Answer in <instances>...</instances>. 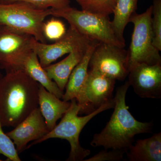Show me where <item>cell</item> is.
<instances>
[{
    "mask_svg": "<svg viewBox=\"0 0 161 161\" xmlns=\"http://www.w3.org/2000/svg\"><path fill=\"white\" fill-rule=\"evenodd\" d=\"M117 0H76L84 11L109 17L112 14Z\"/></svg>",
    "mask_w": 161,
    "mask_h": 161,
    "instance_id": "cell-19",
    "label": "cell"
},
{
    "mask_svg": "<svg viewBox=\"0 0 161 161\" xmlns=\"http://www.w3.org/2000/svg\"><path fill=\"white\" fill-rule=\"evenodd\" d=\"M38 102L40 112L49 131L54 128L57 121L62 118L70 106V102L61 101L40 84Z\"/></svg>",
    "mask_w": 161,
    "mask_h": 161,
    "instance_id": "cell-14",
    "label": "cell"
},
{
    "mask_svg": "<svg viewBox=\"0 0 161 161\" xmlns=\"http://www.w3.org/2000/svg\"><path fill=\"white\" fill-rule=\"evenodd\" d=\"M51 15L66 20L70 26L90 40L122 47L125 46V43L115 33L109 17L79 10L70 6L52 9Z\"/></svg>",
    "mask_w": 161,
    "mask_h": 161,
    "instance_id": "cell-4",
    "label": "cell"
},
{
    "mask_svg": "<svg viewBox=\"0 0 161 161\" xmlns=\"http://www.w3.org/2000/svg\"><path fill=\"white\" fill-rule=\"evenodd\" d=\"M49 131L38 107L6 134L13 142L19 153L26 149L30 142L42 138Z\"/></svg>",
    "mask_w": 161,
    "mask_h": 161,
    "instance_id": "cell-12",
    "label": "cell"
},
{
    "mask_svg": "<svg viewBox=\"0 0 161 161\" xmlns=\"http://www.w3.org/2000/svg\"><path fill=\"white\" fill-rule=\"evenodd\" d=\"M86 51L72 52L60 62L43 67L49 78L57 84L62 92L65 89L73 70L80 62Z\"/></svg>",
    "mask_w": 161,
    "mask_h": 161,
    "instance_id": "cell-16",
    "label": "cell"
},
{
    "mask_svg": "<svg viewBox=\"0 0 161 161\" xmlns=\"http://www.w3.org/2000/svg\"><path fill=\"white\" fill-rule=\"evenodd\" d=\"M2 26V25H1V24H0V27H1V26Z\"/></svg>",
    "mask_w": 161,
    "mask_h": 161,
    "instance_id": "cell-26",
    "label": "cell"
},
{
    "mask_svg": "<svg viewBox=\"0 0 161 161\" xmlns=\"http://www.w3.org/2000/svg\"><path fill=\"white\" fill-rule=\"evenodd\" d=\"M89 67L115 80L123 81L129 73L127 51L124 47L98 43L92 53Z\"/></svg>",
    "mask_w": 161,
    "mask_h": 161,
    "instance_id": "cell-9",
    "label": "cell"
},
{
    "mask_svg": "<svg viewBox=\"0 0 161 161\" xmlns=\"http://www.w3.org/2000/svg\"><path fill=\"white\" fill-rule=\"evenodd\" d=\"M23 70L33 80L44 87L47 91L62 99L64 93L59 89L57 84L49 78L44 68L40 64L36 54L33 51L25 60Z\"/></svg>",
    "mask_w": 161,
    "mask_h": 161,
    "instance_id": "cell-17",
    "label": "cell"
},
{
    "mask_svg": "<svg viewBox=\"0 0 161 161\" xmlns=\"http://www.w3.org/2000/svg\"><path fill=\"white\" fill-rule=\"evenodd\" d=\"M125 153L121 150L106 149L101 150L97 154L85 161H119L124 159Z\"/></svg>",
    "mask_w": 161,
    "mask_h": 161,
    "instance_id": "cell-24",
    "label": "cell"
},
{
    "mask_svg": "<svg viewBox=\"0 0 161 161\" xmlns=\"http://www.w3.org/2000/svg\"><path fill=\"white\" fill-rule=\"evenodd\" d=\"M126 153L130 161H161V132L149 138L137 140Z\"/></svg>",
    "mask_w": 161,
    "mask_h": 161,
    "instance_id": "cell-15",
    "label": "cell"
},
{
    "mask_svg": "<svg viewBox=\"0 0 161 161\" xmlns=\"http://www.w3.org/2000/svg\"><path fill=\"white\" fill-rule=\"evenodd\" d=\"M42 31L46 40L55 42L60 40L65 35L67 30L65 25L61 20L52 18L44 22Z\"/></svg>",
    "mask_w": 161,
    "mask_h": 161,
    "instance_id": "cell-21",
    "label": "cell"
},
{
    "mask_svg": "<svg viewBox=\"0 0 161 161\" xmlns=\"http://www.w3.org/2000/svg\"><path fill=\"white\" fill-rule=\"evenodd\" d=\"M115 81L98 72L89 70L83 89V105L80 113H91L112 99Z\"/></svg>",
    "mask_w": 161,
    "mask_h": 161,
    "instance_id": "cell-11",
    "label": "cell"
},
{
    "mask_svg": "<svg viewBox=\"0 0 161 161\" xmlns=\"http://www.w3.org/2000/svg\"><path fill=\"white\" fill-rule=\"evenodd\" d=\"M2 161V160L0 159V161Z\"/></svg>",
    "mask_w": 161,
    "mask_h": 161,
    "instance_id": "cell-27",
    "label": "cell"
},
{
    "mask_svg": "<svg viewBox=\"0 0 161 161\" xmlns=\"http://www.w3.org/2000/svg\"><path fill=\"white\" fill-rule=\"evenodd\" d=\"M1 3L24 2L42 9H59L69 6V0H0Z\"/></svg>",
    "mask_w": 161,
    "mask_h": 161,
    "instance_id": "cell-23",
    "label": "cell"
},
{
    "mask_svg": "<svg viewBox=\"0 0 161 161\" xmlns=\"http://www.w3.org/2000/svg\"><path fill=\"white\" fill-rule=\"evenodd\" d=\"M95 42L80 34L71 26L60 40L52 44L39 42L33 37L32 49L36 54L41 65L48 66L64 55L75 51H86Z\"/></svg>",
    "mask_w": 161,
    "mask_h": 161,
    "instance_id": "cell-8",
    "label": "cell"
},
{
    "mask_svg": "<svg viewBox=\"0 0 161 161\" xmlns=\"http://www.w3.org/2000/svg\"><path fill=\"white\" fill-rule=\"evenodd\" d=\"M33 37L2 25L0 27V68L6 72L23 69L25 60L33 51Z\"/></svg>",
    "mask_w": 161,
    "mask_h": 161,
    "instance_id": "cell-7",
    "label": "cell"
},
{
    "mask_svg": "<svg viewBox=\"0 0 161 161\" xmlns=\"http://www.w3.org/2000/svg\"><path fill=\"white\" fill-rule=\"evenodd\" d=\"M129 81L134 92L144 98L161 97V64H137L129 71Z\"/></svg>",
    "mask_w": 161,
    "mask_h": 161,
    "instance_id": "cell-10",
    "label": "cell"
},
{
    "mask_svg": "<svg viewBox=\"0 0 161 161\" xmlns=\"http://www.w3.org/2000/svg\"><path fill=\"white\" fill-rule=\"evenodd\" d=\"M115 101L114 98L103 104L95 111L84 116H79L81 107L78 104L76 99L70 101V106L62 116L58 125L37 140L33 141L26 147L28 149L31 146L51 138H60L68 141L71 150L69 156L66 160L69 161H83L91 154V151L81 147L79 142V136L82 129L92 118L101 112L114 108Z\"/></svg>",
    "mask_w": 161,
    "mask_h": 161,
    "instance_id": "cell-3",
    "label": "cell"
},
{
    "mask_svg": "<svg viewBox=\"0 0 161 161\" xmlns=\"http://www.w3.org/2000/svg\"><path fill=\"white\" fill-rule=\"evenodd\" d=\"M2 77V75H1V73H0V79H1V78Z\"/></svg>",
    "mask_w": 161,
    "mask_h": 161,
    "instance_id": "cell-25",
    "label": "cell"
},
{
    "mask_svg": "<svg viewBox=\"0 0 161 161\" xmlns=\"http://www.w3.org/2000/svg\"><path fill=\"white\" fill-rule=\"evenodd\" d=\"M3 127L0 121V154L6 156L7 160L21 161L13 142L4 132Z\"/></svg>",
    "mask_w": 161,
    "mask_h": 161,
    "instance_id": "cell-22",
    "label": "cell"
},
{
    "mask_svg": "<svg viewBox=\"0 0 161 161\" xmlns=\"http://www.w3.org/2000/svg\"><path fill=\"white\" fill-rule=\"evenodd\" d=\"M40 84L23 69L6 72L0 79V121L16 126L39 106Z\"/></svg>",
    "mask_w": 161,
    "mask_h": 161,
    "instance_id": "cell-1",
    "label": "cell"
},
{
    "mask_svg": "<svg viewBox=\"0 0 161 161\" xmlns=\"http://www.w3.org/2000/svg\"><path fill=\"white\" fill-rule=\"evenodd\" d=\"M152 6L140 14L135 13L130 22L133 25L131 43L128 55V69L140 64H161V57L153 44L151 27Z\"/></svg>",
    "mask_w": 161,
    "mask_h": 161,
    "instance_id": "cell-6",
    "label": "cell"
},
{
    "mask_svg": "<svg viewBox=\"0 0 161 161\" xmlns=\"http://www.w3.org/2000/svg\"><path fill=\"white\" fill-rule=\"evenodd\" d=\"M98 43L95 42L92 43L87 49L80 62L73 70L65 87L66 91L62 96V99L64 101H70L72 99H76L81 109L83 105L84 87L87 77L90 58Z\"/></svg>",
    "mask_w": 161,
    "mask_h": 161,
    "instance_id": "cell-13",
    "label": "cell"
},
{
    "mask_svg": "<svg viewBox=\"0 0 161 161\" xmlns=\"http://www.w3.org/2000/svg\"><path fill=\"white\" fill-rule=\"evenodd\" d=\"M51 14L52 9H40L24 2L0 3L1 25L31 35L41 43H46L42 27Z\"/></svg>",
    "mask_w": 161,
    "mask_h": 161,
    "instance_id": "cell-5",
    "label": "cell"
},
{
    "mask_svg": "<svg viewBox=\"0 0 161 161\" xmlns=\"http://www.w3.org/2000/svg\"><path fill=\"white\" fill-rule=\"evenodd\" d=\"M130 86L128 80L116 89L114 112L103 130L94 135L91 142L92 147L121 150L126 153L136 136L152 132V122L139 121L129 111L125 98Z\"/></svg>",
    "mask_w": 161,
    "mask_h": 161,
    "instance_id": "cell-2",
    "label": "cell"
},
{
    "mask_svg": "<svg viewBox=\"0 0 161 161\" xmlns=\"http://www.w3.org/2000/svg\"><path fill=\"white\" fill-rule=\"evenodd\" d=\"M138 0H117L113 14L112 26L116 36L122 42L125 43L124 31L131 17L135 13Z\"/></svg>",
    "mask_w": 161,
    "mask_h": 161,
    "instance_id": "cell-18",
    "label": "cell"
},
{
    "mask_svg": "<svg viewBox=\"0 0 161 161\" xmlns=\"http://www.w3.org/2000/svg\"><path fill=\"white\" fill-rule=\"evenodd\" d=\"M151 17L153 44L159 51H161V0H153Z\"/></svg>",
    "mask_w": 161,
    "mask_h": 161,
    "instance_id": "cell-20",
    "label": "cell"
}]
</instances>
